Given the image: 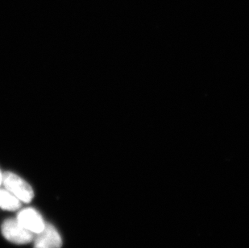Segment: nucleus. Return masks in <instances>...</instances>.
<instances>
[{"label": "nucleus", "mask_w": 249, "mask_h": 248, "mask_svg": "<svg viewBox=\"0 0 249 248\" xmlns=\"http://www.w3.org/2000/svg\"><path fill=\"white\" fill-rule=\"evenodd\" d=\"M2 184L6 190L12 193L19 201H24L25 203H29L34 197V193L30 185L19 176L11 172L2 174Z\"/></svg>", "instance_id": "1"}, {"label": "nucleus", "mask_w": 249, "mask_h": 248, "mask_svg": "<svg viewBox=\"0 0 249 248\" xmlns=\"http://www.w3.org/2000/svg\"><path fill=\"white\" fill-rule=\"evenodd\" d=\"M2 234L5 239L16 244H26L33 239V233L24 228L17 219L10 218L2 223Z\"/></svg>", "instance_id": "2"}, {"label": "nucleus", "mask_w": 249, "mask_h": 248, "mask_svg": "<svg viewBox=\"0 0 249 248\" xmlns=\"http://www.w3.org/2000/svg\"><path fill=\"white\" fill-rule=\"evenodd\" d=\"M17 220L20 224L34 234H39L45 227L42 217L33 208L24 209L17 216Z\"/></svg>", "instance_id": "3"}, {"label": "nucleus", "mask_w": 249, "mask_h": 248, "mask_svg": "<svg viewBox=\"0 0 249 248\" xmlns=\"http://www.w3.org/2000/svg\"><path fill=\"white\" fill-rule=\"evenodd\" d=\"M61 235L50 224H45V228L37 234L34 241V248H61Z\"/></svg>", "instance_id": "4"}, {"label": "nucleus", "mask_w": 249, "mask_h": 248, "mask_svg": "<svg viewBox=\"0 0 249 248\" xmlns=\"http://www.w3.org/2000/svg\"><path fill=\"white\" fill-rule=\"evenodd\" d=\"M20 207V201L8 190H0V208L5 211H17Z\"/></svg>", "instance_id": "5"}, {"label": "nucleus", "mask_w": 249, "mask_h": 248, "mask_svg": "<svg viewBox=\"0 0 249 248\" xmlns=\"http://www.w3.org/2000/svg\"><path fill=\"white\" fill-rule=\"evenodd\" d=\"M2 174L1 170H0V185H2Z\"/></svg>", "instance_id": "6"}]
</instances>
